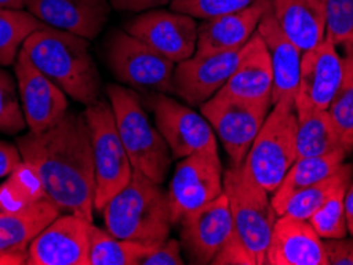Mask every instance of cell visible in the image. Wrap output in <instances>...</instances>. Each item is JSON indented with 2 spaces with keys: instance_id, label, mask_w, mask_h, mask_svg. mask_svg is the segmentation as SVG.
Instances as JSON below:
<instances>
[{
  "instance_id": "24",
  "label": "cell",
  "mask_w": 353,
  "mask_h": 265,
  "mask_svg": "<svg viewBox=\"0 0 353 265\" xmlns=\"http://www.w3.org/2000/svg\"><path fill=\"white\" fill-rule=\"evenodd\" d=\"M271 8L280 29L303 53L325 39V0H271Z\"/></svg>"
},
{
  "instance_id": "5",
  "label": "cell",
  "mask_w": 353,
  "mask_h": 265,
  "mask_svg": "<svg viewBox=\"0 0 353 265\" xmlns=\"http://www.w3.org/2000/svg\"><path fill=\"white\" fill-rule=\"evenodd\" d=\"M107 96L132 169L163 184L172 154L163 135L150 123L137 92L119 85H108Z\"/></svg>"
},
{
  "instance_id": "17",
  "label": "cell",
  "mask_w": 353,
  "mask_h": 265,
  "mask_svg": "<svg viewBox=\"0 0 353 265\" xmlns=\"http://www.w3.org/2000/svg\"><path fill=\"white\" fill-rule=\"evenodd\" d=\"M241 50L191 56L174 70V92L190 107H201L223 89L234 74Z\"/></svg>"
},
{
  "instance_id": "36",
  "label": "cell",
  "mask_w": 353,
  "mask_h": 265,
  "mask_svg": "<svg viewBox=\"0 0 353 265\" xmlns=\"http://www.w3.org/2000/svg\"><path fill=\"white\" fill-rule=\"evenodd\" d=\"M185 259L181 256V245L175 238L157 243L148 248L139 265H183Z\"/></svg>"
},
{
  "instance_id": "25",
  "label": "cell",
  "mask_w": 353,
  "mask_h": 265,
  "mask_svg": "<svg viewBox=\"0 0 353 265\" xmlns=\"http://www.w3.org/2000/svg\"><path fill=\"white\" fill-rule=\"evenodd\" d=\"M345 158L347 153L344 149H337V151L330 154L296 159L294 164L287 171V175L283 176L282 183L272 192L271 202L277 216L282 215L287 202L292 199L296 192L328 178L331 173H334L344 164Z\"/></svg>"
},
{
  "instance_id": "29",
  "label": "cell",
  "mask_w": 353,
  "mask_h": 265,
  "mask_svg": "<svg viewBox=\"0 0 353 265\" xmlns=\"http://www.w3.org/2000/svg\"><path fill=\"white\" fill-rule=\"evenodd\" d=\"M353 178V164H342L334 173L328 178L319 181L309 188L296 192V194L287 202L282 215H288L298 220H307L314 213L334 194L342 186L350 184Z\"/></svg>"
},
{
  "instance_id": "27",
  "label": "cell",
  "mask_w": 353,
  "mask_h": 265,
  "mask_svg": "<svg viewBox=\"0 0 353 265\" xmlns=\"http://www.w3.org/2000/svg\"><path fill=\"white\" fill-rule=\"evenodd\" d=\"M150 246L152 245L123 240L91 222L88 265H139Z\"/></svg>"
},
{
  "instance_id": "18",
  "label": "cell",
  "mask_w": 353,
  "mask_h": 265,
  "mask_svg": "<svg viewBox=\"0 0 353 265\" xmlns=\"http://www.w3.org/2000/svg\"><path fill=\"white\" fill-rule=\"evenodd\" d=\"M29 13L50 28L94 40L110 17V0H28Z\"/></svg>"
},
{
  "instance_id": "32",
  "label": "cell",
  "mask_w": 353,
  "mask_h": 265,
  "mask_svg": "<svg viewBox=\"0 0 353 265\" xmlns=\"http://www.w3.org/2000/svg\"><path fill=\"white\" fill-rule=\"evenodd\" d=\"M26 127L28 123L21 105L17 76L0 65V134L18 135Z\"/></svg>"
},
{
  "instance_id": "9",
  "label": "cell",
  "mask_w": 353,
  "mask_h": 265,
  "mask_svg": "<svg viewBox=\"0 0 353 265\" xmlns=\"http://www.w3.org/2000/svg\"><path fill=\"white\" fill-rule=\"evenodd\" d=\"M271 107V102H252L221 91L201 105L202 116L220 138L232 167L243 164Z\"/></svg>"
},
{
  "instance_id": "14",
  "label": "cell",
  "mask_w": 353,
  "mask_h": 265,
  "mask_svg": "<svg viewBox=\"0 0 353 265\" xmlns=\"http://www.w3.org/2000/svg\"><path fill=\"white\" fill-rule=\"evenodd\" d=\"M179 227L186 261L196 265L212 264L232 232L230 199L223 192L215 200L186 215Z\"/></svg>"
},
{
  "instance_id": "41",
  "label": "cell",
  "mask_w": 353,
  "mask_h": 265,
  "mask_svg": "<svg viewBox=\"0 0 353 265\" xmlns=\"http://www.w3.org/2000/svg\"><path fill=\"white\" fill-rule=\"evenodd\" d=\"M28 5V0H0V8L23 10Z\"/></svg>"
},
{
  "instance_id": "2",
  "label": "cell",
  "mask_w": 353,
  "mask_h": 265,
  "mask_svg": "<svg viewBox=\"0 0 353 265\" xmlns=\"http://www.w3.org/2000/svg\"><path fill=\"white\" fill-rule=\"evenodd\" d=\"M223 184L231 205L232 232L212 264L266 265L268 245L277 220L269 192L232 165L223 173Z\"/></svg>"
},
{
  "instance_id": "33",
  "label": "cell",
  "mask_w": 353,
  "mask_h": 265,
  "mask_svg": "<svg viewBox=\"0 0 353 265\" xmlns=\"http://www.w3.org/2000/svg\"><path fill=\"white\" fill-rule=\"evenodd\" d=\"M326 39L344 51L353 54V0H325Z\"/></svg>"
},
{
  "instance_id": "1",
  "label": "cell",
  "mask_w": 353,
  "mask_h": 265,
  "mask_svg": "<svg viewBox=\"0 0 353 265\" xmlns=\"http://www.w3.org/2000/svg\"><path fill=\"white\" fill-rule=\"evenodd\" d=\"M17 147L23 160L37 170L46 194L59 210L92 222L96 176L85 114L67 112L48 131L21 135Z\"/></svg>"
},
{
  "instance_id": "8",
  "label": "cell",
  "mask_w": 353,
  "mask_h": 265,
  "mask_svg": "<svg viewBox=\"0 0 353 265\" xmlns=\"http://www.w3.org/2000/svg\"><path fill=\"white\" fill-rule=\"evenodd\" d=\"M105 62L119 83L137 89L174 92L175 62L126 30L115 29L105 40Z\"/></svg>"
},
{
  "instance_id": "13",
  "label": "cell",
  "mask_w": 353,
  "mask_h": 265,
  "mask_svg": "<svg viewBox=\"0 0 353 265\" xmlns=\"http://www.w3.org/2000/svg\"><path fill=\"white\" fill-rule=\"evenodd\" d=\"M197 25L193 17L175 10H148L124 24V30L179 64L196 53Z\"/></svg>"
},
{
  "instance_id": "31",
  "label": "cell",
  "mask_w": 353,
  "mask_h": 265,
  "mask_svg": "<svg viewBox=\"0 0 353 265\" xmlns=\"http://www.w3.org/2000/svg\"><path fill=\"white\" fill-rule=\"evenodd\" d=\"M328 113L347 156L353 151V54L344 56V75Z\"/></svg>"
},
{
  "instance_id": "39",
  "label": "cell",
  "mask_w": 353,
  "mask_h": 265,
  "mask_svg": "<svg viewBox=\"0 0 353 265\" xmlns=\"http://www.w3.org/2000/svg\"><path fill=\"white\" fill-rule=\"evenodd\" d=\"M172 2L174 0H110V5L112 8L118 10V12L142 13L148 12V10L164 7V5Z\"/></svg>"
},
{
  "instance_id": "40",
  "label": "cell",
  "mask_w": 353,
  "mask_h": 265,
  "mask_svg": "<svg viewBox=\"0 0 353 265\" xmlns=\"http://www.w3.org/2000/svg\"><path fill=\"white\" fill-rule=\"evenodd\" d=\"M345 221L347 231H349L350 235H353V178L345 191Z\"/></svg>"
},
{
  "instance_id": "38",
  "label": "cell",
  "mask_w": 353,
  "mask_h": 265,
  "mask_svg": "<svg viewBox=\"0 0 353 265\" xmlns=\"http://www.w3.org/2000/svg\"><path fill=\"white\" fill-rule=\"evenodd\" d=\"M23 162L17 145L0 140V178H7Z\"/></svg>"
},
{
  "instance_id": "10",
  "label": "cell",
  "mask_w": 353,
  "mask_h": 265,
  "mask_svg": "<svg viewBox=\"0 0 353 265\" xmlns=\"http://www.w3.org/2000/svg\"><path fill=\"white\" fill-rule=\"evenodd\" d=\"M223 173L216 148L193 153L176 164L168 191L174 226L225 192Z\"/></svg>"
},
{
  "instance_id": "7",
  "label": "cell",
  "mask_w": 353,
  "mask_h": 265,
  "mask_svg": "<svg viewBox=\"0 0 353 265\" xmlns=\"http://www.w3.org/2000/svg\"><path fill=\"white\" fill-rule=\"evenodd\" d=\"M91 132L94 160V210L101 211L132 178L134 169L119 137L110 102L99 98L83 112Z\"/></svg>"
},
{
  "instance_id": "15",
  "label": "cell",
  "mask_w": 353,
  "mask_h": 265,
  "mask_svg": "<svg viewBox=\"0 0 353 265\" xmlns=\"http://www.w3.org/2000/svg\"><path fill=\"white\" fill-rule=\"evenodd\" d=\"M90 227L75 213L59 215L30 243L26 265H88Z\"/></svg>"
},
{
  "instance_id": "16",
  "label": "cell",
  "mask_w": 353,
  "mask_h": 265,
  "mask_svg": "<svg viewBox=\"0 0 353 265\" xmlns=\"http://www.w3.org/2000/svg\"><path fill=\"white\" fill-rule=\"evenodd\" d=\"M13 65L29 131L35 134L48 131L69 112L65 92L35 69L21 51Z\"/></svg>"
},
{
  "instance_id": "4",
  "label": "cell",
  "mask_w": 353,
  "mask_h": 265,
  "mask_svg": "<svg viewBox=\"0 0 353 265\" xmlns=\"http://www.w3.org/2000/svg\"><path fill=\"white\" fill-rule=\"evenodd\" d=\"M101 211L105 229L112 235L145 245L168 240L174 226L168 192L137 170Z\"/></svg>"
},
{
  "instance_id": "12",
  "label": "cell",
  "mask_w": 353,
  "mask_h": 265,
  "mask_svg": "<svg viewBox=\"0 0 353 265\" xmlns=\"http://www.w3.org/2000/svg\"><path fill=\"white\" fill-rule=\"evenodd\" d=\"M344 75V57L330 39L303 53L299 86L294 98L296 113L328 110Z\"/></svg>"
},
{
  "instance_id": "6",
  "label": "cell",
  "mask_w": 353,
  "mask_h": 265,
  "mask_svg": "<svg viewBox=\"0 0 353 265\" xmlns=\"http://www.w3.org/2000/svg\"><path fill=\"white\" fill-rule=\"evenodd\" d=\"M296 131L298 116L294 102L279 100L274 103L241 165L243 173L269 194L277 189L298 159Z\"/></svg>"
},
{
  "instance_id": "34",
  "label": "cell",
  "mask_w": 353,
  "mask_h": 265,
  "mask_svg": "<svg viewBox=\"0 0 353 265\" xmlns=\"http://www.w3.org/2000/svg\"><path fill=\"white\" fill-rule=\"evenodd\" d=\"M349 184L337 189L323 205L309 218V222L315 229V232L323 238H342L345 237L347 221H345V191Z\"/></svg>"
},
{
  "instance_id": "35",
  "label": "cell",
  "mask_w": 353,
  "mask_h": 265,
  "mask_svg": "<svg viewBox=\"0 0 353 265\" xmlns=\"http://www.w3.org/2000/svg\"><path fill=\"white\" fill-rule=\"evenodd\" d=\"M256 2L259 0H174L170 8L193 17L194 19L204 21L239 12Z\"/></svg>"
},
{
  "instance_id": "30",
  "label": "cell",
  "mask_w": 353,
  "mask_h": 265,
  "mask_svg": "<svg viewBox=\"0 0 353 265\" xmlns=\"http://www.w3.org/2000/svg\"><path fill=\"white\" fill-rule=\"evenodd\" d=\"M41 25L28 10L0 8V65H13L26 39Z\"/></svg>"
},
{
  "instance_id": "22",
  "label": "cell",
  "mask_w": 353,
  "mask_h": 265,
  "mask_svg": "<svg viewBox=\"0 0 353 265\" xmlns=\"http://www.w3.org/2000/svg\"><path fill=\"white\" fill-rule=\"evenodd\" d=\"M256 32L264 40L269 56H271L274 74L272 105L279 100L294 102L299 86L303 51L280 29L277 19L272 13V8H269L263 19L259 21Z\"/></svg>"
},
{
  "instance_id": "26",
  "label": "cell",
  "mask_w": 353,
  "mask_h": 265,
  "mask_svg": "<svg viewBox=\"0 0 353 265\" xmlns=\"http://www.w3.org/2000/svg\"><path fill=\"white\" fill-rule=\"evenodd\" d=\"M296 116H298V131H296L298 158L323 156L344 149L328 110L296 113Z\"/></svg>"
},
{
  "instance_id": "37",
  "label": "cell",
  "mask_w": 353,
  "mask_h": 265,
  "mask_svg": "<svg viewBox=\"0 0 353 265\" xmlns=\"http://www.w3.org/2000/svg\"><path fill=\"white\" fill-rule=\"evenodd\" d=\"M328 265H353V235L323 240Z\"/></svg>"
},
{
  "instance_id": "3",
  "label": "cell",
  "mask_w": 353,
  "mask_h": 265,
  "mask_svg": "<svg viewBox=\"0 0 353 265\" xmlns=\"http://www.w3.org/2000/svg\"><path fill=\"white\" fill-rule=\"evenodd\" d=\"M88 41L43 24L26 39L21 53L67 96L88 107L99 100L102 86Z\"/></svg>"
},
{
  "instance_id": "20",
  "label": "cell",
  "mask_w": 353,
  "mask_h": 265,
  "mask_svg": "<svg viewBox=\"0 0 353 265\" xmlns=\"http://www.w3.org/2000/svg\"><path fill=\"white\" fill-rule=\"evenodd\" d=\"M271 8V0H259L234 13L221 14L197 25L196 56L241 50L256 32L259 21Z\"/></svg>"
},
{
  "instance_id": "19",
  "label": "cell",
  "mask_w": 353,
  "mask_h": 265,
  "mask_svg": "<svg viewBox=\"0 0 353 265\" xmlns=\"http://www.w3.org/2000/svg\"><path fill=\"white\" fill-rule=\"evenodd\" d=\"M266 265H328L323 238L307 220L280 215L268 245Z\"/></svg>"
},
{
  "instance_id": "28",
  "label": "cell",
  "mask_w": 353,
  "mask_h": 265,
  "mask_svg": "<svg viewBox=\"0 0 353 265\" xmlns=\"http://www.w3.org/2000/svg\"><path fill=\"white\" fill-rule=\"evenodd\" d=\"M48 197L34 165L23 160L0 184V211H18Z\"/></svg>"
},
{
  "instance_id": "23",
  "label": "cell",
  "mask_w": 353,
  "mask_h": 265,
  "mask_svg": "<svg viewBox=\"0 0 353 265\" xmlns=\"http://www.w3.org/2000/svg\"><path fill=\"white\" fill-rule=\"evenodd\" d=\"M50 197L18 211H0V257L28 262L29 245L61 215Z\"/></svg>"
},
{
  "instance_id": "21",
  "label": "cell",
  "mask_w": 353,
  "mask_h": 265,
  "mask_svg": "<svg viewBox=\"0 0 353 265\" xmlns=\"http://www.w3.org/2000/svg\"><path fill=\"white\" fill-rule=\"evenodd\" d=\"M274 74L271 56L264 40L255 32L241 48L239 62L221 92L252 102L272 103Z\"/></svg>"
},
{
  "instance_id": "11",
  "label": "cell",
  "mask_w": 353,
  "mask_h": 265,
  "mask_svg": "<svg viewBox=\"0 0 353 265\" xmlns=\"http://www.w3.org/2000/svg\"><path fill=\"white\" fill-rule=\"evenodd\" d=\"M148 107L153 110L157 129L168 143L174 159L216 148L214 129L190 105H181L164 92H154L148 97Z\"/></svg>"
}]
</instances>
